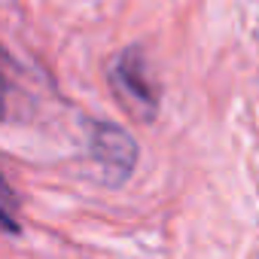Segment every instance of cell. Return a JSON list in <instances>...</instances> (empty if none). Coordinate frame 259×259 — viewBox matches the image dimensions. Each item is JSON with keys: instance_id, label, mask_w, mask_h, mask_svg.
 Returning <instances> with one entry per match:
<instances>
[{"instance_id": "1", "label": "cell", "mask_w": 259, "mask_h": 259, "mask_svg": "<svg viewBox=\"0 0 259 259\" xmlns=\"http://www.w3.org/2000/svg\"><path fill=\"white\" fill-rule=\"evenodd\" d=\"M110 89L116 95V101L128 110V116H135L138 122H153L159 113V85L150 76L147 58L138 46L119 52L110 61L107 70Z\"/></svg>"}, {"instance_id": "2", "label": "cell", "mask_w": 259, "mask_h": 259, "mask_svg": "<svg viewBox=\"0 0 259 259\" xmlns=\"http://www.w3.org/2000/svg\"><path fill=\"white\" fill-rule=\"evenodd\" d=\"M89 153L107 186H122L138 165V144L113 122H89Z\"/></svg>"}, {"instance_id": "3", "label": "cell", "mask_w": 259, "mask_h": 259, "mask_svg": "<svg viewBox=\"0 0 259 259\" xmlns=\"http://www.w3.org/2000/svg\"><path fill=\"white\" fill-rule=\"evenodd\" d=\"M4 226L10 235L19 232V223H16V192L7 186V195H4Z\"/></svg>"}]
</instances>
